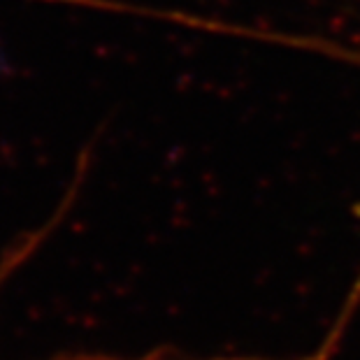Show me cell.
Masks as SVG:
<instances>
[{
  "label": "cell",
  "instance_id": "obj_1",
  "mask_svg": "<svg viewBox=\"0 0 360 360\" xmlns=\"http://www.w3.org/2000/svg\"><path fill=\"white\" fill-rule=\"evenodd\" d=\"M47 231H40L35 235L26 237L19 247H14L10 254H5V258L0 260V286L7 281V277L17 270V267L24 263V260L37 249V244L44 240ZM47 360H226L224 356H186V354H177V351H167V349H158V351H149V354H140V356H121V354H96V351H75V354H56Z\"/></svg>",
  "mask_w": 360,
  "mask_h": 360
}]
</instances>
